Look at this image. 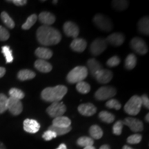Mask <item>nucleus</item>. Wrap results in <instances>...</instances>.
<instances>
[{
    "label": "nucleus",
    "instance_id": "nucleus-33",
    "mask_svg": "<svg viewBox=\"0 0 149 149\" xmlns=\"http://www.w3.org/2000/svg\"><path fill=\"white\" fill-rule=\"evenodd\" d=\"M112 5L115 9L117 10H124L128 8V2L124 0H119V1H113Z\"/></svg>",
    "mask_w": 149,
    "mask_h": 149
},
{
    "label": "nucleus",
    "instance_id": "nucleus-39",
    "mask_svg": "<svg viewBox=\"0 0 149 149\" xmlns=\"http://www.w3.org/2000/svg\"><path fill=\"white\" fill-rule=\"evenodd\" d=\"M142 137L139 134H134L129 136L127 139V142L130 144H139L141 141Z\"/></svg>",
    "mask_w": 149,
    "mask_h": 149
},
{
    "label": "nucleus",
    "instance_id": "nucleus-32",
    "mask_svg": "<svg viewBox=\"0 0 149 149\" xmlns=\"http://www.w3.org/2000/svg\"><path fill=\"white\" fill-rule=\"evenodd\" d=\"M77 144L78 146H82V147H86L93 146L94 144V140L91 138V137H81L77 139Z\"/></svg>",
    "mask_w": 149,
    "mask_h": 149
},
{
    "label": "nucleus",
    "instance_id": "nucleus-28",
    "mask_svg": "<svg viewBox=\"0 0 149 149\" xmlns=\"http://www.w3.org/2000/svg\"><path fill=\"white\" fill-rule=\"evenodd\" d=\"M1 21L3 22V24L6 26L7 27H8L9 29H13L15 26V22L12 18L9 16V15L6 12H2L1 13Z\"/></svg>",
    "mask_w": 149,
    "mask_h": 149
},
{
    "label": "nucleus",
    "instance_id": "nucleus-45",
    "mask_svg": "<svg viewBox=\"0 0 149 149\" xmlns=\"http://www.w3.org/2000/svg\"><path fill=\"white\" fill-rule=\"evenodd\" d=\"M6 73V69L3 67H0V78L4 76Z\"/></svg>",
    "mask_w": 149,
    "mask_h": 149
},
{
    "label": "nucleus",
    "instance_id": "nucleus-13",
    "mask_svg": "<svg viewBox=\"0 0 149 149\" xmlns=\"http://www.w3.org/2000/svg\"><path fill=\"white\" fill-rule=\"evenodd\" d=\"M113 77V74L112 71L110 70L103 69L100 70L96 74L95 78L97 79V81L100 84H108L111 81Z\"/></svg>",
    "mask_w": 149,
    "mask_h": 149
},
{
    "label": "nucleus",
    "instance_id": "nucleus-34",
    "mask_svg": "<svg viewBox=\"0 0 149 149\" xmlns=\"http://www.w3.org/2000/svg\"><path fill=\"white\" fill-rule=\"evenodd\" d=\"M1 52L4 55L6 61L7 63H11L13 61V56L12 51L10 50L8 46H3L1 48Z\"/></svg>",
    "mask_w": 149,
    "mask_h": 149
},
{
    "label": "nucleus",
    "instance_id": "nucleus-20",
    "mask_svg": "<svg viewBox=\"0 0 149 149\" xmlns=\"http://www.w3.org/2000/svg\"><path fill=\"white\" fill-rule=\"evenodd\" d=\"M35 54L37 57H38L40 59L43 60H47L51 59L53 56V51L48 48L39 47L37 48L35 51Z\"/></svg>",
    "mask_w": 149,
    "mask_h": 149
},
{
    "label": "nucleus",
    "instance_id": "nucleus-8",
    "mask_svg": "<svg viewBox=\"0 0 149 149\" xmlns=\"http://www.w3.org/2000/svg\"><path fill=\"white\" fill-rule=\"evenodd\" d=\"M130 46L134 51L139 55H144L148 53V46L142 39L139 37H134L130 42Z\"/></svg>",
    "mask_w": 149,
    "mask_h": 149
},
{
    "label": "nucleus",
    "instance_id": "nucleus-6",
    "mask_svg": "<svg viewBox=\"0 0 149 149\" xmlns=\"http://www.w3.org/2000/svg\"><path fill=\"white\" fill-rule=\"evenodd\" d=\"M66 111V105L60 102H53L46 109V112H47L48 115L53 118L63 116V115L64 114Z\"/></svg>",
    "mask_w": 149,
    "mask_h": 149
},
{
    "label": "nucleus",
    "instance_id": "nucleus-7",
    "mask_svg": "<svg viewBox=\"0 0 149 149\" xmlns=\"http://www.w3.org/2000/svg\"><path fill=\"white\" fill-rule=\"evenodd\" d=\"M117 93V91L113 86H102L95 93V97L97 100L103 101L111 99L114 97Z\"/></svg>",
    "mask_w": 149,
    "mask_h": 149
},
{
    "label": "nucleus",
    "instance_id": "nucleus-17",
    "mask_svg": "<svg viewBox=\"0 0 149 149\" xmlns=\"http://www.w3.org/2000/svg\"><path fill=\"white\" fill-rule=\"evenodd\" d=\"M87 46L86 41L81 38H75L70 44V48L72 51L77 53H82Z\"/></svg>",
    "mask_w": 149,
    "mask_h": 149
},
{
    "label": "nucleus",
    "instance_id": "nucleus-50",
    "mask_svg": "<svg viewBox=\"0 0 149 149\" xmlns=\"http://www.w3.org/2000/svg\"><path fill=\"white\" fill-rule=\"evenodd\" d=\"M84 149H95L94 146H86V147H84Z\"/></svg>",
    "mask_w": 149,
    "mask_h": 149
},
{
    "label": "nucleus",
    "instance_id": "nucleus-10",
    "mask_svg": "<svg viewBox=\"0 0 149 149\" xmlns=\"http://www.w3.org/2000/svg\"><path fill=\"white\" fill-rule=\"evenodd\" d=\"M123 123H124V125L128 126L130 129L135 133L142 131L144 128L142 122L139 120L138 119L133 118V117H126L123 121Z\"/></svg>",
    "mask_w": 149,
    "mask_h": 149
},
{
    "label": "nucleus",
    "instance_id": "nucleus-26",
    "mask_svg": "<svg viewBox=\"0 0 149 149\" xmlns=\"http://www.w3.org/2000/svg\"><path fill=\"white\" fill-rule=\"evenodd\" d=\"M99 117L102 122L107 123V124H111L113 123L115 120V115L109 112L103 111L99 113Z\"/></svg>",
    "mask_w": 149,
    "mask_h": 149
},
{
    "label": "nucleus",
    "instance_id": "nucleus-47",
    "mask_svg": "<svg viewBox=\"0 0 149 149\" xmlns=\"http://www.w3.org/2000/svg\"><path fill=\"white\" fill-rule=\"evenodd\" d=\"M100 149H111V148H110V146L109 145L105 144V145H102V146L100 148Z\"/></svg>",
    "mask_w": 149,
    "mask_h": 149
},
{
    "label": "nucleus",
    "instance_id": "nucleus-37",
    "mask_svg": "<svg viewBox=\"0 0 149 149\" xmlns=\"http://www.w3.org/2000/svg\"><path fill=\"white\" fill-rule=\"evenodd\" d=\"M106 107L109 109H114L115 110H120L122 108L121 104L115 99H111L106 103Z\"/></svg>",
    "mask_w": 149,
    "mask_h": 149
},
{
    "label": "nucleus",
    "instance_id": "nucleus-24",
    "mask_svg": "<svg viewBox=\"0 0 149 149\" xmlns=\"http://www.w3.org/2000/svg\"><path fill=\"white\" fill-rule=\"evenodd\" d=\"M36 74L33 70L29 69H24L19 70L17 74L18 79L21 81H26V80L32 79L35 77Z\"/></svg>",
    "mask_w": 149,
    "mask_h": 149
},
{
    "label": "nucleus",
    "instance_id": "nucleus-4",
    "mask_svg": "<svg viewBox=\"0 0 149 149\" xmlns=\"http://www.w3.org/2000/svg\"><path fill=\"white\" fill-rule=\"evenodd\" d=\"M141 100L138 95H133L124 106V111L130 115H137L141 111Z\"/></svg>",
    "mask_w": 149,
    "mask_h": 149
},
{
    "label": "nucleus",
    "instance_id": "nucleus-42",
    "mask_svg": "<svg viewBox=\"0 0 149 149\" xmlns=\"http://www.w3.org/2000/svg\"><path fill=\"white\" fill-rule=\"evenodd\" d=\"M10 37V33L6 29L0 26V41H6Z\"/></svg>",
    "mask_w": 149,
    "mask_h": 149
},
{
    "label": "nucleus",
    "instance_id": "nucleus-27",
    "mask_svg": "<svg viewBox=\"0 0 149 149\" xmlns=\"http://www.w3.org/2000/svg\"><path fill=\"white\" fill-rule=\"evenodd\" d=\"M137 64V57L134 54H130L125 60V68L127 70H132Z\"/></svg>",
    "mask_w": 149,
    "mask_h": 149
},
{
    "label": "nucleus",
    "instance_id": "nucleus-38",
    "mask_svg": "<svg viewBox=\"0 0 149 149\" xmlns=\"http://www.w3.org/2000/svg\"><path fill=\"white\" fill-rule=\"evenodd\" d=\"M123 126H124L123 121H121V120L117 121L114 125H113V134H115V135H120L121 134H122Z\"/></svg>",
    "mask_w": 149,
    "mask_h": 149
},
{
    "label": "nucleus",
    "instance_id": "nucleus-44",
    "mask_svg": "<svg viewBox=\"0 0 149 149\" xmlns=\"http://www.w3.org/2000/svg\"><path fill=\"white\" fill-rule=\"evenodd\" d=\"M13 2L15 5L18 6H24L27 3L26 0H13V1H8Z\"/></svg>",
    "mask_w": 149,
    "mask_h": 149
},
{
    "label": "nucleus",
    "instance_id": "nucleus-43",
    "mask_svg": "<svg viewBox=\"0 0 149 149\" xmlns=\"http://www.w3.org/2000/svg\"><path fill=\"white\" fill-rule=\"evenodd\" d=\"M141 100V104L144 106L145 108H146L147 109H149V100L148 96L146 95H143L142 96L140 97Z\"/></svg>",
    "mask_w": 149,
    "mask_h": 149
},
{
    "label": "nucleus",
    "instance_id": "nucleus-41",
    "mask_svg": "<svg viewBox=\"0 0 149 149\" xmlns=\"http://www.w3.org/2000/svg\"><path fill=\"white\" fill-rule=\"evenodd\" d=\"M57 134H56L55 132L52 131L51 130H48L44 132L42 135V137L43 139H45L46 141H50L51 140V139H53V138L57 137Z\"/></svg>",
    "mask_w": 149,
    "mask_h": 149
},
{
    "label": "nucleus",
    "instance_id": "nucleus-49",
    "mask_svg": "<svg viewBox=\"0 0 149 149\" xmlns=\"http://www.w3.org/2000/svg\"><path fill=\"white\" fill-rule=\"evenodd\" d=\"M0 149H6L3 143H1V142H0Z\"/></svg>",
    "mask_w": 149,
    "mask_h": 149
},
{
    "label": "nucleus",
    "instance_id": "nucleus-29",
    "mask_svg": "<svg viewBox=\"0 0 149 149\" xmlns=\"http://www.w3.org/2000/svg\"><path fill=\"white\" fill-rule=\"evenodd\" d=\"M76 89L78 92L81 93V94H87L90 92L91 91V86L89 85L86 81H80V82L77 83L76 85Z\"/></svg>",
    "mask_w": 149,
    "mask_h": 149
},
{
    "label": "nucleus",
    "instance_id": "nucleus-15",
    "mask_svg": "<svg viewBox=\"0 0 149 149\" xmlns=\"http://www.w3.org/2000/svg\"><path fill=\"white\" fill-rule=\"evenodd\" d=\"M23 124L24 130L29 133H36L40 128V124L37 121L32 119H26Z\"/></svg>",
    "mask_w": 149,
    "mask_h": 149
},
{
    "label": "nucleus",
    "instance_id": "nucleus-9",
    "mask_svg": "<svg viewBox=\"0 0 149 149\" xmlns=\"http://www.w3.org/2000/svg\"><path fill=\"white\" fill-rule=\"evenodd\" d=\"M107 47V41L104 39L98 38L94 40L90 46V51L92 55L97 56L101 55Z\"/></svg>",
    "mask_w": 149,
    "mask_h": 149
},
{
    "label": "nucleus",
    "instance_id": "nucleus-3",
    "mask_svg": "<svg viewBox=\"0 0 149 149\" xmlns=\"http://www.w3.org/2000/svg\"><path fill=\"white\" fill-rule=\"evenodd\" d=\"M88 76V68L79 66L72 68L67 74L66 79L70 84H77L84 80Z\"/></svg>",
    "mask_w": 149,
    "mask_h": 149
},
{
    "label": "nucleus",
    "instance_id": "nucleus-18",
    "mask_svg": "<svg viewBox=\"0 0 149 149\" xmlns=\"http://www.w3.org/2000/svg\"><path fill=\"white\" fill-rule=\"evenodd\" d=\"M38 19L40 20V22L42 24L45 26H50L54 24V22H55L56 17L53 14L49 12H42L39 15Z\"/></svg>",
    "mask_w": 149,
    "mask_h": 149
},
{
    "label": "nucleus",
    "instance_id": "nucleus-25",
    "mask_svg": "<svg viewBox=\"0 0 149 149\" xmlns=\"http://www.w3.org/2000/svg\"><path fill=\"white\" fill-rule=\"evenodd\" d=\"M89 133L93 139H100L103 136V130L99 126L93 125L89 129Z\"/></svg>",
    "mask_w": 149,
    "mask_h": 149
},
{
    "label": "nucleus",
    "instance_id": "nucleus-22",
    "mask_svg": "<svg viewBox=\"0 0 149 149\" xmlns=\"http://www.w3.org/2000/svg\"><path fill=\"white\" fill-rule=\"evenodd\" d=\"M87 64H88V67L91 72V74L93 77H95L96 74L100 71V70L102 69V65L100 64L98 61H97L95 59L92 58L88 59L87 61Z\"/></svg>",
    "mask_w": 149,
    "mask_h": 149
},
{
    "label": "nucleus",
    "instance_id": "nucleus-40",
    "mask_svg": "<svg viewBox=\"0 0 149 149\" xmlns=\"http://www.w3.org/2000/svg\"><path fill=\"white\" fill-rule=\"evenodd\" d=\"M120 61L121 60L120 57H117V56H113L107 61V64L109 67H115L118 66L120 64Z\"/></svg>",
    "mask_w": 149,
    "mask_h": 149
},
{
    "label": "nucleus",
    "instance_id": "nucleus-31",
    "mask_svg": "<svg viewBox=\"0 0 149 149\" xmlns=\"http://www.w3.org/2000/svg\"><path fill=\"white\" fill-rule=\"evenodd\" d=\"M71 126L67 128H61V127H57V126H54L51 125L49 126L48 130H51L52 131L55 132L57 134V135H64L65 134H67L71 130Z\"/></svg>",
    "mask_w": 149,
    "mask_h": 149
},
{
    "label": "nucleus",
    "instance_id": "nucleus-5",
    "mask_svg": "<svg viewBox=\"0 0 149 149\" xmlns=\"http://www.w3.org/2000/svg\"><path fill=\"white\" fill-rule=\"evenodd\" d=\"M93 22L99 29L104 32H109L113 28L111 20L104 15L96 14L93 18Z\"/></svg>",
    "mask_w": 149,
    "mask_h": 149
},
{
    "label": "nucleus",
    "instance_id": "nucleus-1",
    "mask_svg": "<svg viewBox=\"0 0 149 149\" xmlns=\"http://www.w3.org/2000/svg\"><path fill=\"white\" fill-rule=\"evenodd\" d=\"M37 40L43 46H52L59 44L61 40V35L59 31L50 26L42 25L37 29Z\"/></svg>",
    "mask_w": 149,
    "mask_h": 149
},
{
    "label": "nucleus",
    "instance_id": "nucleus-46",
    "mask_svg": "<svg viewBox=\"0 0 149 149\" xmlns=\"http://www.w3.org/2000/svg\"><path fill=\"white\" fill-rule=\"evenodd\" d=\"M56 149H67V147L66 146V144H61Z\"/></svg>",
    "mask_w": 149,
    "mask_h": 149
},
{
    "label": "nucleus",
    "instance_id": "nucleus-30",
    "mask_svg": "<svg viewBox=\"0 0 149 149\" xmlns=\"http://www.w3.org/2000/svg\"><path fill=\"white\" fill-rule=\"evenodd\" d=\"M37 15L36 14L31 15V16H29V17H28L27 20L26 21L25 23L22 26V29L24 30L30 29L35 24V22H37Z\"/></svg>",
    "mask_w": 149,
    "mask_h": 149
},
{
    "label": "nucleus",
    "instance_id": "nucleus-11",
    "mask_svg": "<svg viewBox=\"0 0 149 149\" xmlns=\"http://www.w3.org/2000/svg\"><path fill=\"white\" fill-rule=\"evenodd\" d=\"M8 109L11 114L18 115L23 111V105L20 100L10 97L8 100Z\"/></svg>",
    "mask_w": 149,
    "mask_h": 149
},
{
    "label": "nucleus",
    "instance_id": "nucleus-36",
    "mask_svg": "<svg viewBox=\"0 0 149 149\" xmlns=\"http://www.w3.org/2000/svg\"><path fill=\"white\" fill-rule=\"evenodd\" d=\"M8 98L3 93H0V114L4 113L8 109Z\"/></svg>",
    "mask_w": 149,
    "mask_h": 149
},
{
    "label": "nucleus",
    "instance_id": "nucleus-23",
    "mask_svg": "<svg viewBox=\"0 0 149 149\" xmlns=\"http://www.w3.org/2000/svg\"><path fill=\"white\" fill-rule=\"evenodd\" d=\"M138 29L139 32L144 35L149 34V19L148 17H144L139 19L138 22Z\"/></svg>",
    "mask_w": 149,
    "mask_h": 149
},
{
    "label": "nucleus",
    "instance_id": "nucleus-14",
    "mask_svg": "<svg viewBox=\"0 0 149 149\" xmlns=\"http://www.w3.org/2000/svg\"><path fill=\"white\" fill-rule=\"evenodd\" d=\"M77 109L80 114L86 117L92 116L95 114L97 112V108L92 103L80 104Z\"/></svg>",
    "mask_w": 149,
    "mask_h": 149
},
{
    "label": "nucleus",
    "instance_id": "nucleus-51",
    "mask_svg": "<svg viewBox=\"0 0 149 149\" xmlns=\"http://www.w3.org/2000/svg\"><path fill=\"white\" fill-rule=\"evenodd\" d=\"M145 120H146V121L147 122H149V114H148V113L146 115V116L145 117Z\"/></svg>",
    "mask_w": 149,
    "mask_h": 149
},
{
    "label": "nucleus",
    "instance_id": "nucleus-35",
    "mask_svg": "<svg viewBox=\"0 0 149 149\" xmlns=\"http://www.w3.org/2000/svg\"><path fill=\"white\" fill-rule=\"evenodd\" d=\"M9 95H10V97L17 99V100H22L24 97L25 95L23 91L19 88H12L10 89L9 91Z\"/></svg>",
    "mask_w": 149,
    "mask_h": 149
},
{
    "label": "nucleus",
    "instance_id": "nucleus-12",
    "mask_svg": "<svg viewBox=\"0 0 149 149\" xmlns=\"http://www.w3.org/2000/svg\"><path fill=\"white\" fill-rule=\"evenodd\" d=\"M63 30L66 36L72 37L74 39L77 38L79 33V27L77 24L70 21L65 22L63 26Z\"/></svg>",
    "mask_w": 149,
    "mask_h": 149
},
{
    "label": "nucleus",
    "instance_id": "nucleus-48",
    "mask_svg": "<svg viewBox=\"0 0 149 149\" xmlns=\"http://www.w3.org/2000/svg\"><path fill=\"white\" fill-rule=\"evenodd\" d=\"M122 149H133V148H131V147H130L129 146H127V145H125V146H123Z\"/></svg>",
    "mask_w": 149,
    "mask_h": 149
},
{
    "label": "nucleus",
    "instance_id": "nucleus-19",
    "mask_svg": "<svg viewBox=\"0 0 149 149\" xmlns=\"http://www.w3.org/2000/svg\"><path fill=\"white\" fill-rule=\"evenodd\" d=\"M34 66L37 70L42 72H44V73L51 72L53 69L52 65L47 61L43 60V59H37L35 61Z\"/></svg>",
    "mask_w": 149,
    "mask_h": 149
},
{
    "label": "nucleus",
    "instance_id": "nucleus-52",
    "mask_svg": "<svg viewBox=\"0 0 149 149\" xmlns=\"http://www.w3.org/2000/svg\"><path fill=\"white\" fill-rule=\"evenodd\" d=\"M53 3H54V4H56V3H57V1H56V0L55 1H53Z\"/></svg>",
    "mask_w": 149,
    "mask_h": 149
},
{
    "label": "nucleus",
    "instance_id": "nucleus-16",
    "mask_svg": "<svg viewBox=\"0 0 149 149\" xmlns=\"http://www.w3.org/2000/svg\"><path fill=\"white\" fill-rule=\"evenodd\" d=\"M124 40L125 37L122 33H115L109 35L106 41L113 46H120L124 43Z\"/></svg>",
    "mask_w": 149,
    "mask_h": 149
},
{
    "label": "nucleus",
    "instance_id": "nucleus-2",
    "mask_svg": "<svg viewBox=\"0 0 149 149\" xmlns=\"http://www.w3.org/2000/svg\"><path fill=\"white\" fill-rule=\"evenodd\" d=\"M68 91L66 86L57 85L55 87H47L41 93V97L44 101L47 102H59L64 98Z\"/></svg>",
    "mask_w": 149,
    "mask_h": 149
},
{
    "label": "nucleus",
    "instance_id": "nucleus-21",
    "mask_svg": "<svg viewBox=\"0 0 149 149\" xmlns=\"http://www.w3.org/2000/svg\"><path fill=\"white\" fill-rule=\"evenodd\" d=\"M70 124H71V121L68 117L65 116H60L54 118L53 122H52L53 126L61 128L69 127Z\"/></svg>",
    "mask_w": 149,
    "mask_h": 149
}]
</instances>
